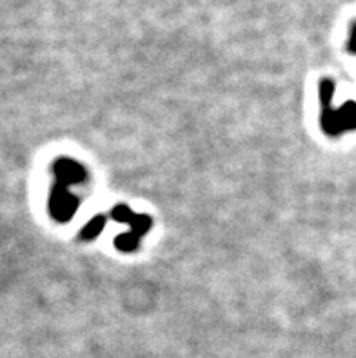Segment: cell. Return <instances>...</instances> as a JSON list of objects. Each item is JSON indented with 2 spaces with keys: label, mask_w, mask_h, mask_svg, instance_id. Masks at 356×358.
<instances>
[{
  "label": "cell",
  "mask_w": 356,
  "mask_h": 358,
  "mask_svg": "<svg viewBox=\"0 0 356 358\" xmlns=\"http://www.w3.org/2000/svg\"><path fill=\"white\" fill-rule=\"evenodd\" d=\"M78 209V199L69 191L68 186L55 182L50 196V213L59 222H68L75 217Z\"/></svg>",
  "instance_id": "cell-1"
},
{
  "label": "cell",
  "mask_w": 356,
  "mask_h": 358,
  "mask_svg": "<svg viewBox=\"0 0 356 358\" xmlns=\"http://www.w3.org/2000/svg\"><path fill=\"white\" fill-rule=\"evenodd\" d=\"M53 173L57 182L64 186H73V184H82L86 180V169L82 168V164L71 159H59L53 166Z\"/></svg>",
  "instance_id": "cell-2"
},
{
  "label": "cell",
  "mask_w": 356,
  "mask_h": 358,
  "mask_svg": "<svg viewBox=\"0 0 356 358\" xmlns=\"http://www.w3.org/2000/svg\"><path fill=\"white\" fill-rule=\"evenodd\" d=\"M320 124H322V129L331 136H339L340 133L343 131L342 122H340V117H339V109H333L331 106L329 108H322Z\"/></svg>",
  "instance_id": "cell-3"
},
{
  "label": "cell",
  "mask_w": 356,
  "mask_h": 358,
  "mask_svg": "<svg viewBox=\"0 0 356 358\" xmlns=\"http://www.w3.org/2000/svg\"><path fill=\"white\" fill-rule=\"evenodd\" d=\"M339 117L340 122H342L343 131H353L356 129V102L349 100V102H343L339 108Z\"/></svg>",
  "instance_id": "cell-4"
},
{
  "label": "cell",
  "mask_w": 356,
  "mask_h": 358,
  "mask_svg": "<svg viewBox=\"0 0 356 358\" xmlns=\"http://www.w3.org/2000/svg\"><path fill=\"white\" fill-rule=\"evenodd\" d=\"M104 226H106V217H104V215H97V217L91 218L90 222L86 224V226L82 227L80 238H82V241H93L95 236H99L100 233H102Z\"/></svg>",
  "instance_id": "cell-5"
},
{
  "label": "cell",
  "mask_w": 356,
  "mask_h": 358,
  "mask_svg": "<svg viewBox=\"0 0 356 358\" xmlns=\"http://www.w3.org/2000/svg\"><path fill=\"white\" fill-rule=\"evenodd\" d=\"M140 244V236H136L135 233H122L115 238V248L124 253H131V251H135Z\"/></svg>",
  "instance_id": "cell-6"
},
{
  "label": "cell",
  "mask_w": 356,
  "mask_h": 358,
  "mask_svg": "<svg viewBox=\"0 0 356 358\" xmlns=\"http://www.w3.org/2000/svg\"><path fill=\"white\" fill-rule=\"evenodd\" d=\"M131 226V233H135L136 236H142L145 233H149L151 226H153V220L149 215H135L133 220L129 222Z\"/></svg>",
  "instance_id": "cell-7"
},
{
  "label": "cell",
  "mask_w": 356,
  "mask_h": 358,
  "mask_svg": "<svg viewBox=\"0 0 356 358\" xmlns=\"http://www.w3.org/2000/svg\"><path fill=\"white\" fill-rule=\"evenodd\" d=\"M318 93H320L322 108H329L334 96V82L331 78H322L318 84Z\"/></svg>",
  "instance_id": "cell-8"
},
{
  "label": "cell",
  "mask_w": 356,
  "mask_h": 358,
  "mask_svg": "<svg viewBox=\"0 0 356 358\" xmlns=\"http://www.w3.org/2000/svg\"><path fill=\"white\" fill-rule=\"evenodd\" d=\"M133 217H135V213H133V211H131L126 204H118L111 209V218H113V220H117V222L129 224L131 220H133Z\"/></svg>",
  "instance_id": "cell-9"
},
{
  "label": "cell",
  "mask_w": 356,
  "mask_h": 358,
  "mask_svg": "<svg viewBox=\"0 0 356 358\" xmlns=\"http://www.w3.org/2000/svg\"><path fill=\"white\" fill-rule=\"evenodd\" d=\"M348 50L351 51V53H356V22H353L351 26V36H349Z\"/></svg>",
  "instance_id": "cell-10"
}]
</instances>
